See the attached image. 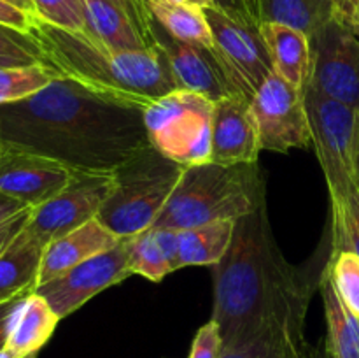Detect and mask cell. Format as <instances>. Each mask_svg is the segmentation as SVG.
Here are the masks:
<instances>
[{
	"label": "cell",
	"instance_id": "obj_4",
	"mask_svg": "<svg viewBox=\"0 0 359 358\" xmlns=\"http://www.w3.org/2000/svg\"><path fill=\"white\" fill-rule=\"evenodd\" d=\"M265 202V179L258 164L191 165L184 167L153 227L184 230L212 221H237Z\"/></svg>",
	"mask_w": 359,
	"mask_h": 358
},
{
	"label": "cell",
	"instance_id": "obj_38",
	"mask_svg": "<svg viewBox=\"0 0 359 358\" xmlns=\"http://www.w3.org/2000/svg\"><path fill=\"white\" fill-rule=\"evenodd\" d=\"M216 7L223 9L224 13L231 14V16L242 18V20H249L252 23H256L252 20L251 13H249L248 7V0H216Z\"/></svg>",
	"mask_w": 359,
	"mask_h": 358
},
{
	"label": "cell",
	"instance_id": "obj_3",
	"mask_svg": "<svg viewBox=\"0 0 359 358\" xmlns=\"http://www.w3.org/2000/svg\"><path fill=\"white\" fill-rule=\"evenodd\" d=\"M32 34L39 39L48 63L105 100L146 111L154 100L177 90L163 51L116 53L86 32H72L35 18Z\"/></svg>",
	"mask_w": 359,
	"mask_h": 358
},
{
	"label": "cell",
	"instance_id": "obj_28",
	"mask_svg": "<svg viewBox=\"0 0 359 358\" xmlns=\"http://www.w3.org/2000/svg\"><path fill=\"white\" fill-rule=\"evenodd\" d=\"M41 63L49 65L41 42L32 32L0 23V69L41 65Z\"/></svg>",
	"mask_w": 359,
	"mask_h": 358
},
{
	"label": "cell",
	"instance_id": "obj_42",
	"mask_svg": "<svg viewBox=\"0 0 359 358\" xmlns=\"http://www.w3.org/2000/svg\"><path fill=\"white\" fill-rule=\"evenodd\" d=\"M349 21H351V25H353L354 32H356V34L359 35V0H358L356 4H354L353 9H351Z\"/></svg>",
	"mask_w": 359,
	"mask_h": 358
},
{
	"label": "cell",
	"instance_id": "obj_21",
	"mask_svg": "<svg viewBox=\"0 0 359 358\" xmlns=\"http://www.w3.org/2000/svg\"><path fill=\"white\" fill-rule=\"evenodd\" d=\"M269 48L273 72L297 88H305L311 72V37L302 30L280 23L259 25Z\"/></svg>",
	"mask_w": 359,
	"mask_h": 358
},
{
	"label": "cell",
	"instance_id": "obj_19",
	"mask_svg": "<svg viewBox=\"0 0 359 358\" xmlns=\"http://www.w3.org/2000/svg\"><path fill=\"white\" fill-rule=\"evenodd\" d=\"M86 34L116 53L151 49L132 14L112 0H84Z\"/></svg>",
	"mask_w": 359,
	"mask_h": 358
},
{
	"label": "cell",
	"instance_id": "obj_32",
	"mask_svg": "<svg viewBox=\"0 0 359 358\" xmlns=\"http://www.w3.org/2000/svg\"><path fill=\"white\" fill-rule=\"evenodd\" d=\"M221 353H223V339H221L219 326L214 319H209L195 333L189 358H221Z\"/></svg>",
	"mask_w": 359,
	"mask_h": 358
},
{
	"label": "cell",
	"instance_id": "obj_20",
	"mask_svg": "<svg viewBox=\"0 0 359 358\" xmlns=\"http://www.w3.org/2000/svg\"><path fill=\"white\" fill-rule=\"evenodd\" d=\"M256 25L280 23L311 37L326 21L347 9L340 0H248Z\"/></svg>",
	"mask_w": 359,
	"mask_h": 358
},
{
	"label": "cell",
	"instance_id": "obj_46",
	"mask_svg": "<svg viewBox=\"0 0 359 358\" xmlns=\"http://www.w3.org/2000/svg\"><path fill=\"white\" fill-rule=\"evenodd\" d=\"M2 144H4V140H2V132H0V150H2Z\"/></svg>",
	"mask_w": 359,
	"mask_h": 358
},
{
	"label": "cell",
	"instance_id": "obj_7",
	"mask_svg": "<svg viewBox=\"0 0 359 358\" xmlns=\"http://www.w3.org/2000/svg\"><path fill=\"white\" fill-rule=\"evenodd\" d=\"M312 146L325 172L332 207L346 202L358 190L354 179V140L359 111L305 86Z\"/></svg>",
	"mask_w": 359,
	"mask_h": 358
},
{
	"label": "cell",
	"instance_id": "obj_27",
	"mask_svg": "<svg viewBox=\"0 0 359 358\" xmlns=\"http://www.w3.org/2000/svg\"><path fill=\"white\" fill-rule=\"evenodd\" d=\"M128 241V253H130V269L132 274L146 277L147 281L160 283L163 277H167L172 272L167 258H165L161 246L158 242L156 230L153 227L140 234L126 237Z\"/></svg>",
	"mask_w": 359,
	"mask_h": 358
},
{
	"label": "cell",
	"instance_id": "obj_36",
	"mask_svg": "<svg viewBox=\"0 0 359 358\" xmlns=\"http://www.w3.org/2000/svg\"><path fill=\"white\" fill-rule=\"evenodd\" d=\"M30 213H32V207H28V209H25L23 213L16 214V216L11 218L9 221H6L4 225H0V251H2V249L6 248V246L9 244V242L13 241V239L16 237L21 230H23V227L27 225L28 218H30Z\"/></svg>",
	"mask_w": 359,
	"mask_h": 358
},
{
	"label": "cell",
	"instance_id": "obj_39",
	"mask_svg": "<svg viewBox=\"0 0 359 358\" xmlns=\"http://www.w3.org/2000/svg\"><path fill=\"white\" fill-rule=\"evenodd\" d=\"M309 358H333L330 354L328 347H326V343H319L318 346H311V351H309Z\"/></svg>",
	"mask_w": 359,
	"mask_h": 358
},
{
	"label": "cell",
	"instance_id": "obj_9",
	"mask_svg": "<svg viewBox=\"0 0 359 358\" xmlns=\"http://www.w3.org/2000/svg\"><path fill=\"white\" fill-rule=\"evenodd\" d=\"M212 49L238 95L252 100L263 81L273 72L269 48L256 23L231 16L219 7H207Z\"/></svg>",
	"mask_w": 359,
	"mask_h": 358
},
{
	"label": "cell",
	"instance_id": "obj_16",
	"mask_svg": "<svg viewBox=\"0 0 359 358\" xmlns=\"http://www.w3.org/2000/svg\"><path fill=\"white\" fill-rule=\"evenodd\" d=\"M259 151V130L251 100L233 93L214 102L210 161L221 165L258 164Z\"/></svg>",
	"mask_w": 359,
	"mask_h": 358
},
{
	"label": "cell",
	"instance_id": "obj_30",
	"mask_svg": "<svg viewBox=\"0 0 359 358\" xmlns=\"http://www.w3.org/2000/svg\"><path fill=\"white\" fill-rule=\"evenodd\" d=\"M332 253L349 249L359 255V190L332 207Z\"/></svg>",
	"mask_w": 359,
	"mask_h": 358
},
{
	"label": "cell",
	"instance_id": "obj_6",
	"mask_svg": "<svg viewBox=\"0 0 359 358\" xmlns=\"http://www.w3.org/2000/svg\"><path fill=\"white\" fill-rule=\"evenodd\" d=\"M212 119L214 102L186 90L172 91L144 111L151 146L184 167L210 161Z\"/></svg>",
	"mask_w": 359,
	"mask_h": 358
},
{
	"label": "cell",
	"instance_id": "obj_13",
	"mask_svg": "<svg viewBox=\"0 0 359 358\" xmlns=\"http://www.w3.org/2000/svg\"><path fill=\"white\" fill-rule=\"evenodd\" d=\"M312 288L277 309L255 330L223 344L221 358H309L312 344L305 337Z\"/></svg>",
	"mask_w": 359,
	"mask_h": 358
},
{
	"label": "cell",
	"instance_id": "obj_2",
	"mask_svg": "<svg viewBox=\"0 0 359 358\" xmlns=\"http://www.w3.org/2000/svg\"><path fill=\"white\" fill-rule=\"evenodd\" d=\"M280 253L269 223L266 202L235 223L230 249L214 265V309L223 344L255 330L272 312L309 290Z\"/></svg>",
	"mask_w": 359,
	"mask_h": 358
},
{
	"label": "cell",
	"instance_id": "obj_23",
	"mask_svg": "<svg viewBox=\"0 0 359 358\" xmlns=\"http://www.w3.org/2000/svg\"><path fill=\"white\" fill-rule=\"evenodd\" d=\"M326 316V347L333 358H359V318L340 300L328 270L319 277Z\"/></svg>",
	"mask_w": 359,
	"mask_h": 358
},
{
	"label": "cell",
	"instance_id": "obj_44",
	"mask_svg": "<svg viewBox=\"0 0 359 358\" xmlns=\"http://www.w3.org/2000/svg\"><path fill=\"white\" fill-rule=\"evenodd\" d=\"M0 358H20V357H18V354L14 353V351L11 350V347L4 346L2 350H0Z\"/></svg>",
	"mask_w": 359,
	"mask_h": 358
},
{
	"label": "cell",
	"instance_id": "obj_15",
	"mask_svg": "<svg viewBox=\"0 0 359 358\" xmlns=\"http://www.w3.org/2000/svg\"><path fill=\"white\" fill-rule=\"evenodd\" d=\"M154 44L163 51L177 90L193 91L217 102L237 91L231 86L212 48L189 44L170 37L153 18Z\"/></svg>",
	"mask_w": 359,
	"mask_h": 358
},
{
	"label": "cell",
	"instance_id": "obj_14",
	"mask_svg": "<svg viewBox=\"0 0 359 358\" xmlns=\"http://www.w3.org/2000/svg\"><path fill=\"white\" fill-rule=\"evenodd\" d=\"M76 171L67 165L21 147L2 144L0 150V193L27 207H37L58 195Z\"/></svg>",
	"mask_w": 359,
	"mask_h": 358
},
{
	"label": "cell",
	"instance_id": "obj_1",
	"mask_svg": "<svg viewBox=\"0 0 359 358\" xmlns=\"http://www.w3.org/2000/svg\"><path fill=\"white\" fill-rule=\"evenodd\" d=\"M4 144L76 172H114L149 146L144 111L105 100L67 77L34 97L0 105Z\"/></svg>",
	"mask_w": 359,
	"mask_h": 358
},
{
	"label": "cell",
	"instance_id": "obj_17",
	"mask_svg": "<svg viewBox=\"0 0 359 358\" xmlns=\"http://www.w3.org/2000/svg\"><path fill=\"white\" fill-rule=\"evenodd\" d=\"M121 242V237L109 230L105 225L95 220L88 221L83 227L69 232L58 239H53L44 249L39 270L37 286L56 279L72 267L109 251Z\"/></svg>",
	"mask_w": 359,
	"mask_h": 358
},
{
	"label": "cell",
	"instance_id": "obj_18",
	"mask_svg": "<svg viewBox=\"0 0 359 358\" xmlns=\"http://www.w3.org/2000/svg\"><path fill=\"white\" fill-rule=\"evenodd\" d=\"M46 246L48 242L25 225L0 251V304L34 293Z\"/></svg>",
	"mask_w": 359,
	"mask_h": 358
},
{
	"label": "cell",
	"instance_id": "obj_24",
	"mask_svg": "<svg viewBox=\"0 0 359 358\" xmlns=\"http://www.w3.org/2000/svg\"><path fill=\"white\" fill-rule=\"evenodd\" d=\"M237 221H212L179 230L182 267H214L223 260L233 241Z\"/></svg>",
	"mask_w": 359,
	"mask_h": 358
},
{
	"label": "cell",
	"instance_id": "obj_22",
	"mask_svg": "<svg viewBox=\"0 0 359 358\" xmlns=\"http://www.w3.org/2000/svg\"><path fill=\"white\" fill-rule=\"evenodd\" d=\"M60 318L37 291L27 295L14 312L7 347L20 358H35L42 346L55 333Z\"/></svg>",
	"mask_w": 359,
	"mask_h": 358
},
{
	"label": "cell",
	"instance_id": "obj_45",
	"mask_svg": "<svg viewBox=\"0 0 359 358\" xmlns=\"http://www.w3.org/2000/svg\"><path fill=\"white\" fill-rule=\"evenodd\" d=\"M340 2H342V6L346 7V9H347V13H351V9H353V7H354V4H356L358 0H340Z\"/></svg>",
	"mask_w": 359,
	"mask_h": 358
},
{
	"label": "cell",
	"instance_id": "obj_40",
	"mask_svg": "<svg viewBox=\"0 0 359 358\" xmlns=\"http://www.w3.org/2000/svg\"><path fill=\"white\" fill-rule=\"evenodd\" d=\"M354 179H356V186L359 190V121L356 130V140H354Z\"/></svg>",
	"mask_w": 359,
	"mask_h": 358
},
{
	"label": "cell",
	"instance_id": "obj_37",
	"mask_svg": "<svg viewBox=\"0 0 359 358\" xmlns=\"http://www.w3.org/2000/svg\"><path fill=\"white\" fill-rule=\"evenodd\" d=\"M27 297V295H25ZM25 297L13 298V300H7L0 304V350L7 344V339H9L11 326H13L14 312H16L18 305L23 300Z\"/></svg>",
	"mask_w": 359,
	"mask_h": 358
},
{
	"label": "cell",
	"instance_id": "obj_31",
	"mask_svg": "<svg viewBox=\"0 0 359 358\" xmlns=\"http://www.w3.org/2000/svg\"><path fill=\"white\" fill-rule=\"evenodd\" d=\"M35 16L55 27L72 32H86L84 0H32Z\"/></svg>",
	"mask_w": 359,
	"mask_h": 358
},
{
	"label": "cell",
	"instance_id": "obj_25",
	"mask_svg": "<svg viewBox=\"0 0 359 358\" xmlns=\"http://www.w3.org/2000/svg\"><path fill=\"white\" fill-rule=\"evenodd\" d=\"M147 9L170 37L189 44L212 48V32L202 7L175 0H146Z\"/></svg>",
	"mask_w": 359,
	"mask_h": 358
},
{
	"label": "cell",
	"instance_id": "obj_10",
	"mask_svg": "<svg viewBox=\"0 0 359 358\" xmlns=\"http://www.w3.org/2000/svg\"><path fill=\"white\" fill-rule=\"evenodd\" d=\"M252 114L259 130L262 151L287 153L312 146L305 88H297L270 74L251 100Z\"/></svg>",
	"mask_w": 359,
	"mask_h": 358
},
{
	"label": "cell",
	"instance_id": "obj_11",
	"mask_svg": "<svg viewBox=\"0 0 359 358\" xmlns=\"http://www.w3.org/2000/svg\"><path fill=\"white\" fill-rule=\"evenodd\" d=\"M114 190V172H76L56 197L34 207L28 230L49 242L95 220Z\"/></svg>",
	"mask_w": 359,
	"mask_h": 358
},
{
	"label": "cell",
	"instance_id": "obj_12",
	"mask_svg": "<svg viewBox=\"0 0 359 358\" xmlns=\"http://www.w3.org/2000/svg\"><path fill=\"white\" fill-rule=\"evenodd\" d=\"M130 276L128 241L125 237L112 249L72 267L56 279L37 286L35 291L42 295L58 318L63 319L105 288L114 286Z\"/></svg>",
	"mask_w": 359,
	"mask_h": 358
},
{
	"label": "cell",
	"instance_id": "obj_5",
	"mask_svg": "<svg viewBox=\"0 0 359 358\" xmlns=\"http://www.w3.org/2000/svg\"><path fill=\"white\" fill-rule=\"evenodd\" d=\"M182 172L184 165L151 144L142 147L114 171V190L97 220L121 239L147 230L163 211Z\"/></svg>",
	"mask_w": 359,
	"mask_h": 358
},
{
	"label": "cell",
	"instance_id": "obj_47",
	"mask_svg": "<svg viewBox=\"0 0 359 358\" xmlns=\"http://www.w3.org/2000/svg\"><path fill=\"white\" fill-rule=\"evenodd\" d=\"M28 2H30V4H32V6H34V2H32V0H28ZM34 11H35V9H34Z\"/></svg>",
	"mask_w": 359,
	"mask_h": 358
},
{
	"label": "cell",
	"instance_id": "obj_26",
	"mask_svg": "<svg viewBox=\"0 0 359 358\" xmlns=\"http://www.w3.org/2000/svg\"><path fill=\"white\" fill-rule=\"evenodd\" d=\"M60 72L49 65L7 67L0 69V105L14 104L34 97L58 79Z\"/></svg>",
	"mask_w": 359,
	"mask_h": 358
},
{
	"label": "cell",
	"instance_id": "obj_33",
	"mask_svg": "<svg viewBox=\"0 0 359 358\" xmlns=\"http://www.w3.org/2000/svg\"><path fill=\"white\" fill-rule=\"evenodd\" d=\"M153 228L156 230L158 242H160L161 251H163L172 272L182 269L181 248H179V230H174V228H158V227H153Z\"/></svg>",
	"mask_w": 359,
	"mask_h": 358
},
{
	"label": "cell",
	"instance_id": "obj_35",
	"mask_svg": "<svg viewBox=\"0 0 359 358\" xmlns=\"http://www.w3.org/2000/svg\"><path fill=\"white\" fill-rule=\"evenodd\" d=\"M35 18H37L35 14L27 13V11L20 9V7L13 6L6 0H0V23L11 25V27L20 28V30L25 32H32Z\"/></svg>",
	"mask_w": 359,
	"mask_h": 358
},
{
	"label": "cell",
	"instance_id": "obj_41",
	"mask_svg": "<svg viewBox=\"0 0 359 358\" xmlns=\"http://www.w3.org/2000/svg\"><path fill=\"white\" fill-rule=\"evenodd\" d=\"M175 2L189 4V6L202 7V9H207V7H216V0H175Z\"/></svg>",
	"mask_w": 359,
	"mask_h": 358
},
{
	"label": "cell",
	"instance_id": "obj_34",
	"mask_svg": "<svg viewBox=\"0 0 359 358\" xmlns=\"http://www.w3.org/2000/svg\"><path fill=\"white\" fill-rule=\"evenodd\" d=\"M112 2L119 4L123 9L128 11L133 16V20L137 21V25L142 30L144 37L147 39L151 46H154V37H153V16H151L149 9H147L146 0H112Z\"/></svg>",
	"mask_w": 359,
	"mask_h": 358
},
{
	"label": "cell",
	"instance_id": "obj_29",
	"mask_svg": "<svg viewBox=\"0 0 359 358\" xmlns=\"http://www.w3.org/2000/svg\"><path fill=\"white\" fill-rule=\"evenodd\" d=\"M326 270L332 276L340 300L359 318V255L349 249L332 253Z\"/></svg>",
	"mask_w": 359,
	"mask_h": 358
},
{
	"label": "cell",
	"instance_id": "obj_43",
	"mask_svg": "<svg viewBox=\"0 0 359 358\" xmlns=\"http://www.w3.org/2000/svg\"><path fill=\"white\" fill-rule=\"evenodd\" d=\"M6 2L13 4V6H16V7H20V9L27 11V13H32V14H35V11H34V6H32V4L28 2V0H6Z\"/></svg>",
	"mask_w": 359,
	"mask_h": 358
},
{
	"label": "cell",
	"instance_id": "obj_8",
	"mask_svg": "<svg viewBox=\"0 0 359 358\" xmlns=\"http://www.w3.org/2000/svg\"><path fill=\"white\" fill-rule=\"evenodd\" d=\"M307 86L359 111V35L346 11L311 35Z\"/></svg>",
	"mask_w": 359,
	"mask_h": 358
}]
</instances>
